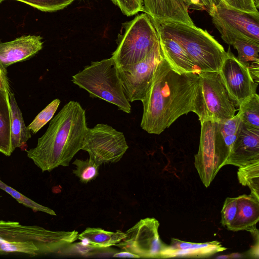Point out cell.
<instances>
[{
	"instance_id": "obj_18",
	"label": "cell",
	"mask_w": 259,
	"mask_h": 259,
	"mask_svg": "<svg viewBox=\"0 0 259 259\" xmlns=\"http://www.w3.org/2000/svg\"><path fill=\"white\" fill-rule=\"evenodd\" d=\"M241 123L238 112L231 118L215 122L214 144L217 157L222 167L226 165L231 149L239 133Z\"/></svg>"
},
{
	"instance_id": "obj_19",
	"label": "cell",
	"mask_w": 259,
	"mask_h": 259,
	"mask_svg": "<svg viewBox=\"0 0 259 259\" xmlns=\"http://www.w3.org/2000/svg\"><path fill=\"white\" fill-rule=\"evenodd\" d=\"M159 42L163 58L175 71L179 73L200 71L177 41L159 35Z\"/></svg>"
},
{
	"instance_id": "obj_2",
	"label": "cell",
	"mask_w": 259,
	"mask_h": 259,
	"mask_svg": "<svg viewBox=\"0 0 259 259\" xmlns=\"http://www.w3.org/2000/svg\"><path fill=\"white\" fill-rule=\"evenodd\" d=\"M87 128L85 110L70 101L51 119L36 146L26 150L27 157L42 172L68 166L81 150Z\"/></svg>"
},
{
	"instance_id": "obj_4",
	"label": "cell",
	"mask_w": 259,
	"mask_h": 259,
	"mask_svg": "<svg viewBox=\"0 0 259 259\" xmlns=\"http://www.w3.org/2000/svg\"><path fill=\"white\" fill-rule=\"evenodd\" d=\"M72 81L87 91L90 97L113 104L126 113L131 112V105L124 93L116 63L112 57L92 62L73 75Z\"/></svg>"
},
{
	"instance_id": "obj_25",
	"label": "cell",
	"mask_w": 259,
	"mask_h": 259,
	"mask_svg": "<svg viewBox=\"0 0 259 259\" xmlns=\"http://www.w3.org/2000/svg\"><path fill=\"white\" fill-rule=\"evenodd\" d=\"M241 122L259 129V96L256 93L244 100L238 106Z\"/></svg>"
},
{
	"instance_id": "obj_32",
	"label": "cell",
	"mask_w": 259,
	"mask_h": 259,
	"mask_svg": "<svg viewBox=\"0 0 259 259\" xmlns=\"http://www.w3.org/2000/svg\"><path fill=\"white\" fill-rule=\"evenodd\" d=\"M237 197H227L221 210V223L228 228L233 222L237 212Z\"/></svg>"
},
{
	"instance_id": "obj_22",
	"label": "cell",
	"mask_w": 259,
	"mask_h": 259,
	"mask_svg": "<svg viewBox=\"0 0 259 259\" xmlns=\"http://www.w3.org/2000/svg\"><path fill=\"white\" fill-rule=\"evenodd\" d=\"M11 112V136L13 150L23 147L31 138L30 131L26 126L22 112L13 93H9Z\"/></svg>"
},
{
	"instance_id": "obj_31",
	"label": "cell",
	"mask_w": 259,
	"mask_h": 259,
	"mask_svg": "<svg viewBox=\"0 0 259 259\" xmlns=\"http://www.w3.org/2000/svg\"><path fill=\"white\" fill-rule=\"evenodd\" d=\"M4 1V0H3ZM24 3L43 12H52L62 10L74 0H14Z\"/></svg>"
},
{
	"instance_id": "obj_3",
	"label": "cell",
	"mask_w": 259,
	"mask_h": 259,
	"mask_svg": "<svg viewBox=\"0 0 259 259\" xmlns=\"http://www.w3.org/2000/svg\"><path fill=\"white\" fill-rule=\"evenodd\" d=\"M154 22L159 34L177 41L200 71L220 70L227 52L206 30L178 22Z\"/></svg>"
},
{
	"instance_id": "obj_21",
	"label": "cell",
	"mask_w": 259,
	"mask_h": 259,
	"mask_svg": "<svg viewBox=\"0 0 259 259\" xmlns=\"http://www.w3.org/2000/svg\"><path fill=\"white\" fill-rule=\"evenodd\" d=\"M125 237L126 233L120 230L111 232L100 228L88 227L78 235L77 239L84 245L101 249L115 245Z\"/></svg>"
},
{
	"instance_id": "obj_11",
	"label": "cell",
	"mask_w": 259,
	"mask_h": 259,
	"mask_svg": "<svg viewBox=\"0 0 259 259\" xmlns=\"http://www.w3.org/2000/svg\"><path fill=\"white\" fill-rule=\"evenodd\" d=\"M227 57L219 71L229 96L236 106L256 93L259 76L251 71L249 63L240 61L229 48Z\"/></svg>"
},
{
	"instance_id": "obj_7",
	"label": "cell",
	"mask_w": 259,
	"mask_h": 259,
	"mask_svg": "<svg viewBox=\"0 0 259 259\" xmlns=\"http://www.w3.org/2000/svg\"><path fill=\"white\" fill-rule=\"evenodd\" d=\"M77 231H52L37 225H23L10 221H0V240L32 242L38 255L58 253L77 239Z\"/></svg>"
},
{
	"instance_id": "obj_23",
	"label": "cell",
	"mask_w": 259,
	"mask_h": 259,
	"mask_svg": "<svg viewBox=\"0 0 259 259\" xmlns=\"http://www.w3.org/2000/svg\"><path fill=\"white\" fill-rule=\"evenodd\" d=\"M13 152L11 136L9 94L0 91V153L9 156Z\"/></svg>"
},
{
	"instance_id": "obj_36",
	"label": "cell",
	"mask_w": 259,
	"mask_h": 259,
	"mask_svg": "<svg viewBox=\"0 0 259 259\" xmlns=\"http://www.w3.org/2000/svg\"><path fill=\"white\" fill-rule=\"evenodd\" d=\"M0 91L9 94L11 91L7 76V68L0 65Z\"/></svg>"
},
{
	"instance_id": "obj_8",
	"label": "cell",
	"mask_w": 259,
	"mask_h": 259,
	"mask_svg": "<svg viewBox=\"0 0 259 259\" xmlns=\"http://www.w3.org/2000/svg\"><path fill=\"white\" fill-rule=\"evenodd\" d=\"M222 39L229 45L237 37L259 42V14L244 12L220 0L208 12Z\"/></svg>"
},
{
	"instance_id": "obj_17",
	"label": "cell",
	"mask_w": 259,
	"mask_h": 259,
	"mask_svg": "<svg viewBox=\"0 0 259 259\" xmlns=\"http://www.w3.org/2000/svg\"><path fill=\"white\" fill-rule=\"evenodd\" d=\"M227 248L218 241L194 243L172 238L161 254V258L170 257H207Z\"/></svg>"
},
{
	"instance_id": "obj_28",
	"label": "cell",
	"mask_w": 259,
	"mask_h": 259,
	"mask_svg": "<svg viewBox=\"0 0 259 259\" xmlns=\"http://www.w3.org/2000/svg\"><path fill=\"white\" fill-rule=\"evenodd\" d=\"M0 189L4 191L14 198L18 202L33 211H40L51 215H56V212L51 208L38 203L18 192L13 188L5 183L0 179Z\"/></svg>"
},
{
	"instance_id": "obj_12",
	"label": "cell",
	"mask_w": 259,
	"mask_h": 259,
	"mask_svg": "<svg viewBox=\"0 0 259 259\" xmlns=\"http://www.w3.org/2000/svg\"><path fill=\"white\" fill-rule=\"evenodd\" d=\"M159 223L155 218L141 219L126 231L125 238L115 246L140 258H161L167 244L159 237Z\"/></svg>"
},
{
	"instance_id": "obj_13",
	"label": "cell",
	"mask_w": 259,
	"mask_h": 259,
	"mask_svg": "<svg viewBox=\"0 0 259 259\" xmlns=\"http://www.w3.org/2000/svg\"><path fill=\"white\" fill-rule=\"evenodd\" d=\"M215 122L201 123L198 152L194 156V165L200 180L208 187L222 167L218 160L214 144Z\"/></svg>"
},
{
	"instance_id": "obj_33",
	"label": "cell",
	"mask_w": 259,
	"mask_h": 259,
	"mask_svg": "<svg viewBox=\"0 0 259 259\" xmlns=\"http://www.w3.org/2000/svg\"><path fill=\"white\" fill-rule=\"evenodd\" d=\"M118 6L122 13L127 16H131L143 11V0H111Z\"/></svg>"
},
{
	"instance_id": "obj_24",
	"label": "cell",
	"mask_w": 259,
	"mask_h": 259,
	"mask_svg": "<svg viewBox=\"0 0 259 259\" xmlns=\"http://www.w3.org/2000/svg\"><path fill=\"white\" fill-rule=\"evenodd\" d=\"M237 51V58L244 63H259V42L243 38L237 37L229 44Z\"/></svg>"
},
{
	"instance_id": "obj_39",
	"label": "cell",
	"mask_w": 259,
	"mask_h": 259,
	"mask_svg": "<svg viewBox=\"0 0 259 259\" xmlns=\"http://www.w3.org/2000/svg\"><path fill=\"white\" fill-rule=\"evenodd\" d=\"M2 1H3V0H0V4L2 3Z\"/></svg>"
},
{
	"instance_id": "obj_34",
	"label": "cell",
	"mask_w": 259,
	"mask_h": 259,
	"mask_svg": "<svg viewBox=\"0 0 259 259\" xmlns=\"http://www.w3.org/2000/svg\"><path fill=\"white\" fill-rule=\"evenodd\" d=\"M228 6L249 13L259 14L253 0H222Z\"/></svg>"
},
{
	"instance_id": "obj_9",
	"label": "cell",
	"mask_w": 259,
	"mask_h": 259,
	"mask_svg": "<svg viewBox=\"0 0 259 259\" xmlns=\"http://www.w3.org/2000/svg\"><path fill=\"white\" fill-rule=\"evenodd\" d=\"M128 148L123 133L104 123L87 128L81 147L101 165L119 161Z\"/></svg>"
},
{
	"instance_id": "obj_26",
	"label": "cell",
	"mask_w": 259,
	"mask_h": 259,
	"mask_svg": "<svg viewBox=\"0 0 259 259\" xmlns=\"http://www.w3.org/2000/svg\"><path fill=\"white\" fill-rule=\"evenodd\" d=\"M237 178L239 183L247 186L250 194L259 199V161L239 167Z\"/></svg>"
},
{
	"instance_id": "obj_37",
	"label": "cell",
	"mask_w": 259,
	"mask_h": 259,
	"mask_svg": "<svg viewBox=\"0 0 259 259\" xmlns=\"http://www.w3.org/2000/svg\"><path fill=\"white\" fill-rule=\"evenodd\" d=\"M112 256L118 257L140 258L138 255L126 250L115 253Z\"/></svg>"
},
{
	"instance_id": "obj_20",
	"label": "cell",
	"mask_w": 259,
	"mask_h": 259,
	"mask_svg": "<svg viewBox=\"0 0 259 259\" xmlns=\"http://www.w3.org/2000/svg\"><path fill=\"white\" fill-rule=\"evenodd\" d=\"M237 212L227 228L232 231L247 230L259 221V199L251 194L237 197Z\"/></svg>"
},
{
	"instance_id": "obj_38",
	"label": "cell",
	"mask_w": 259,
	"mask_h": 259,
	"mask_svg": "<svg viewBox=\"0 0 259 259\" xmlns=\"http://www.w3.org/2000/svg\"><path fill=\"white\" fill-rule=\"evenodd\" d=\"M254 5L257 9L259 7V0H253Z\"/></svg>"
},
{
	"instance_id": "obj_10",
	"label": "cell",
	"mask_w": 259,
	"mask_h": 259,
	"mask_svg": "<svg viewBox=\"0 0 259 259\" xmlns=\"http://www.w3.org/2000/svg\"><path fill=\"white\" fill-rule=\"evenodd\" d=\"M163 57L159 43L140 61L117 66L123 92L129 102L143 99L151 85L156 67Z\"/></svg>"
},
{
	"instance_id": "obj_5",
	"label": "cell",
	"mask_w": 259,
	"mask_h": 259,
	"mask_svg": "<svg viewBox=\"0 0 259 259\" xmlns=\"http://www.w3.org/2000/svg\"><path fill=\"white\" fill-rule=\"evenodd\" d=\"M117 47L112 53L117 66L136 63L159 44V35L152 18L144 13L123 24Z\"/></svg>"
},
{
	"instance_id": "obj_16",
	"label": "cell",
	"mask_w": 259,
	"mask_h": 259,
	"mask_svg": "<svg viewBox=\"0 0 259 259\" xmlns=\"http://www.w3.org/2000/svg\"><path fill=\"white\" fill-rule=\"evenodd\" d=\"M143 11L155 22L174 21L195 24L183 0H143Z\"/></svg>"
},
{
	"instance_id": "obj_27",
	"label": "cell",
	"mask_w": 259,
	"mask_h": 259,
	"mask_svg": "<svg viewBox=\"0 0 259 259\" xmlns=\"http://www.w3.org/2000/svg\"><path fill=\"white\" fill-rule=\"evenodd\" d=\"M75 168L73 173L83 184H87L95 180L99 175L100 165L91 158L86 160L75 159L73 162Z\"/></svg>"
},
{
	"instance_id": "obj_6",
	"label": "cell",
	"mask_w": 259,
	"mask_h": 259,
	"mask_svg": "<svg viewBox=\"0 0 259 259\" xmlns=\"http://www.w3.org/2000/svg\"><path fill=\"white\" fill-rule=\"evenodd\" d=\"M194 112L200 122H219L232 118L236 109L219 71H200Z\"/></svg>"
},
{
	"instance_id": "obj_29",
	"label": "cell",
	"mask_w": 259,
	"mask_h": 259,
	"mask_svg": "<svg viewBox=\"0 0 259 259\" xmlns=\"http://www.w3.org/2000/svg\"><path fill=\"white\" fill-rule=\"evenodd\" d=\"M14 253L34 256L38 255V249L31 242H11L0 240V255Z\"/></svg>"
},
{
	"instance_id": "obj_15",
	"label": "cell",
	"mask_w": 259,
	"mask_h": 259,
	"mask_svg": "<svg viewBox=\"0 0 259 259\" xmlns=\"http://www.w3.org/2000/svg\"><path fill=\"white\" fill-rule=\"evenodd\" d=\"M40 35H27L13 40L0 42V65L7 68L16 63L29 59L43 48Z\"/></svg>"
},
{
	"instance_id": "obj_14",
	"label": "cell",
	"mask_w": 259,
	"mask_h": 259,
	"mask_svg": "<svg viewBox=\"0 0 259 259\" xmlns=\"http://www.w3.org/2000/svg\"><path fill=\"white\" fill-rule=\"evenodd\" d=\"M259 161V129L242 122L226 165L242 167Z\"/></svg>"
},
{
	"instance_id": "obj_40",
	"label": "cell",
	"mask_w": 259,
	"mask_h": 259,
	"mask_svg": "<svg viewBox=\"0 0 259 259\" xmlns=\"http://www.w3.org/2000/svg\"><path fill=\"white\" fill-rule=\"evenodd\" d=\"M0 197H1V196L0 195Z\"/></svg>"
},
{
	"instance_id": "obj_30",
	"label": "cell",
	"mask_w": 259,
	"mask_h": 259,
	"mask_svg": "<svg viewBox=\"0 0 259 259\" xmlns=\"http://www.w3.org/2000/svg\"><path fill=\"white\" fill-rule=\"evenodd\" d=\"M60 104V100L56 99L49 103L34 118L27 126L28 128L33 134L37 133L53 117Z\"/></svg>"
},
{
	"instance_id": "obj_1",
	"label": "cell",
	"mask_w": 259,
	"mask_h": 259,
	"mask_svg": "<svg viewBox=\"0 0 259 259\" xmlns=\"http://www.w3.org/2000/svg\"><path fill=\"white\" fill-rule=\"evenodd\" d=\"M199 81V73H179L163 57L141 101L142 128L149 134L159 135L180 116L193 112Z\"/></svg>"
},
{
	"instance_id": "obj_35",
	"label": "cell",
	"mask_w": 259,
	"mask_h": 259,
	"mask_svg": "<svg viewBox=\"0 0 259 259\" xmlns=\"http://www.w3.org/2000/svg\"><path fill=\"white\" fill-rule=\"evenodd\" d=\"M220 0H183L188 8L204 10L208 12Z\"/></svg>"
}]
</instances>
